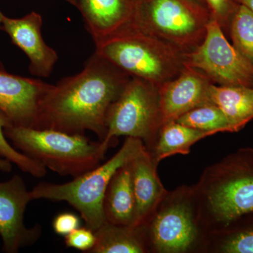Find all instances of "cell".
<instances>
[{"instance_id":"cell-1","label":"cell","mask_w":253,"mask_h":253,"mask_svg":"<svg viewBox=\"0 0 253 253\" xmlns=\"http://www.w3.org/2000/svg\"><path fill=\"white\" fill-rule=\"evenodd\" d=\"M130 78L94 52L81 72L47 91L34 128L69 134L91 131L104 141L108 111Z\"/></svg>"},{"instance_id":"cell-2","label":"cell","mask_w":253,"mask_h":253,"mask_svg":"<svg viewBox=\"0 0 253 253\" xmlns=\"http://www.w3.org/2000/svg\"><path fill=\"white\" fill-rule=\"evenodd\" d=\"M193 188L209 234L252 214L253 148H241L208 166Z\"/></svg>"},{"instance_id":"cell-3","label":"cell","mask_w":253,"mask_h":253,"mask_svg":"<svg viewBox=\"0 0 253 253\" xmlns=\"http://www.w3.org/2000/svg\"><path fill=\"white\" fill-rule=\"evenodd\" d=\"M5 135L23 154L61 176L73 178L97 167L110 146L91 141L84 134L49 129L6 126Z\"/></svg>"},{"instance_id":"cell-4","label":"cell","mask_w":253,"mask_h":253,"mask_svg":"<svg viewBox=\"0 0 253 253\" xmlns=\"http://www.w3.org/2000/svg\"><path fill=\"white\" fill-rule=\"evenodd\" d=\"M95 52L130 77L157 87L185 67V54L131 23L96 45Z\"/></svg>"},{"instance_id":"cell-5","label":"cell","mask_w":253,"mask_h":253,"mask_svg":"<svg viewBox=\"0 0 253 253\" xmlns=\"http://www.w3.org/2000/svg\"><path fill=\"white\" fill-rule=\"evenodd\" d=\"M149 253H205L208 231L192 186L167 194L144 224Z\"/></svg>"},{"instance_id":"cell-6","label":"cell","mask_w":253,"mask_h":253,"mask_svg":"<svg viewBox=\"0 0 253 253\" xmlns=\"http://www.w3.org/2000/svg\"><path fill=\"white\" fill-rule=\"evenodd\" d=\"M145 147L136 138L126 137L119 151L109 161L64 184L39 183L30 191L31 201H65L81 214L86 227L94 231L105 220L103 202L110 181L120 168L129 163Z\"/></svg>"},{"instance_id":"cell-7","label":"cell","mask_w":253,"mask_h":253,"mask_svg":"<svg viewBox=\"0 0 253 253\" xmlns=\"http://www.w3.org/2000/svg\"><path fill=\"white\" fill-rule=\"evenodd\" d=\"M211 18L189 0H134L131 24L186 54L202 43Z\"/></svg>"},{"instance_id":"cell-8","label":"cell","mask_w":253,"mask_h":253,"mask_svg":"<svg viewBox=\"0 0 253 253\" xmlns=\"http://www.w3.org/2000/svg\"><path fill=\"white\" fill-rule=\"evenodd\" d=\"M163 125L158 87L131 77L109 107L103 141L111 146L119 136L136 138L150 151Z\"/></svg>"},{"instance_id":"cell-9","label":"cell","mask_w":253,"mask_h":253,"mask_svg":"<svg viewBox=\"0 0 253 253\" xmlns=\"http://www.w3.org/2000/svg\"><path fill=\"white\" fill-rule=\"evenodd\" d=\"M185 66L201 71L219 85L253 87V63L231 45L212 16L202 43L185 54Z\"/></svg>"},{"instance_id":"cell-10","label":"cell","mask_w":253,"mask_h":253,"mask_svg":"<svg viewBox=\"0 0 253 253\" xmlns=\"http://www.w3.org/2000/svg\"><path fill=\"white\" fill-rule=\"evenodd\" d=\"M30 201V191L21 176L14 175L9 181L0 182V237L4 252L18 253L41 238V225H24V213Z\"/></svg>"},{"instance_id":"cell-11","label":"cell","mask_w":253,"mask_h":253,"mask_svg":"<svg viewBox=\"0 0 253 253\" xmlns=\"http://www.w3.org/2000/svg\"><path fill=\"white\" fill-rule=\"evenodd\" d=\"M52 85L11 74L0 63V113L11 126L34 128L42 100Z\"/></svg>"},{"instance_id":"cell-12","label":"cell","mask_w":253,"mask_h":253,"mask_svg":"<svg viewBox=\"0 0 253 253\" xmlns=\"http://www.w3.org/2000/svg\"><path fill=\"white\" fill-rule=\"evenodd\" d=\"M212 83L198 70L185 66L179 76L158 87L163 124L175 121L184 113L212 104L209 89Z\"/></svg>"},{"instance_id":"cell-13","label":"cell","mask_w":253,"mask_h":253,"mask_svg":"<svg viewBox=\"0 0 253 253\" xmlns=\"http://www.w3.org/2000/svg\"><path fill=\"white\" fill-rule=\"evenodd\" d=\"M42 26L41 15L32 11L20 18L4 16L1 30L7 33L11 42L28 56L31 74L48 78L51 76L59 57L56 51L43 39Z\"/></svg>"},{"instance_id":"cell-14","label":"cell","mask_w":253,"mask_h":253,"mask_svg":"<svg viewBox=\"0 0 253 253\" xmlns=\"http://www.w3.org/2000/svg\"><path fill=\"white\" fill-rule=\"evenodd\" d=\"M74 6L98 45L131 24L134 0H76Z\"/></svg>"},{"instance_id":"cell-15","label":"cell","mask_w":253,"mask_h":253,"mask_svg":"<svg viewBox=\"0 0 253 253\" xmlns=\"http://www.w3.org/2000/svg\"><path fill=\"white\" fill-rule=\"evenodd\" d=\"M159 163L146 147L130 161L131 183L135 200L133 226L144 225L167 194L158 173Z\"/></svg>"},{"instance_id":"cell-16","label":"cell","mask_w":253,"mask_h":253,"mask_svg":"<svg viewBox=\"0 0 253 253\" xmlns=\"http://www.w3.org/2000/svg\"><path fill=\"white\" fill-rule=\"evenodd\" d=\"M130 161L116 171L106 189L103 211L105 220L111 224H134L135 200L131 183Z\"/></svg>"},{"instance_id":"cell-17","label":"cell","mask_w":253,"mask_h":253,"mask_svg":"<svg viewBox=\"0 0 253 253\" xmlns=\"http://www.w3.org/2000/svg\"><path fill=\"white\" fill-rule=\"evenodd\" d=\"M209 96L211 103L225 115L234 132L253 119V87L211 84Z\"/></svg>"},{"instance_id":"cell-18","label":"cell","mask_w":253,"mask_h":253,"mask_svg":"<svg viewBox=\"0 0 253 253\" xmlns=\"http://www.w3.org/2000/svg\"><path fill=\"white\" fill-rule=\"evenodd\" d=\"M96 241L89 253H149L144 226L105 221L95 231Z\"/></svg>"},{"instance_id":"cell-19","label":"cell","mask_w":253,"mask_h":253,"mask_svg":"<svg viewBox=\"0 0 253 253\" xmlns=\"http://www.w3.org/2000/svg\"><path fill=\"white\" fill-rule=\"evenodd\" d=\"M215 134L214 131L200 130L170 121L161 126L154 146L149 151L159 163L174 155L189 154L191 146L196 142Z\"/></svg>"},{"instance_id":"cell-20","label":"cell","mask_w":253,"mask_h":253,"mask_svg":"<svg viewBox=\"0 0 253 253\" xmlns=\"http://www.w3.org/2000/svg\"><path fill=\"white\" fill-rule=\"evenodd\" d=\"M205 253H253V213L210 234Z\"/></svg>"},{"instance_id":"cell-21","label":"cell","mask_w":253,"mask_h":253,"mask_svg":"<svg viewBox=\"0 0 253 253\" xmlns=\"http://www.w3.org/2000/svg\"><path fill=\"white\" fill-rule=\"evenodd\" d=\"M176 122L200 130L234 132L225 115L212 104L199 106L184 113Z\"/></svg>"},{"instance_id":"cell-22","label":"cell","mask_w":253,"mask_h":253,"mask_svg":"<svg viewBox=\"0 0 253 253\" xmlns=\"http://www.w3.org/2000/svg\"><path fill=\"white\" fill-rule=\"evenodd\" d=\"M230 31L234 47L253 63V12L244 4L236 9Z\"/></svg>"},{"instance_id":"cell-23","label":"cell","mask_w":253,"mask_h":253,"mask_svg":"<svg viewBox=\"0 0 253 253\" xmlns=\"http://www.w3.org/2000/svg\"><path fill=\"white\" fill-rule=\"evenodd\" d=\"M9 125L11 124L9 121L0 113V157L14 163L23 172L28 173L35 177L41 178L45 176V166L27 155L19 152L6 140L4 129Z\"/></svg>"},{"instance_id":"cell-24","label":"cell","mask_w":253,"mask_h":253,"mask_svg":"<svg viewBox=\"0 0 253 253\" xmlns=\"http://www.w3.org/2000/svg\"><path fill=\"white\" fill-rule=\"evenodd\" d=\"M96 237L94 231L84 226L76 229L65 236L66 247L89 253L96 244Z\"/></svg>"},{"instance_id":"cell-25","label":"cell","mask_w":253,"mask_h":253,"mask_svg":"<svg viewBox=\"0 0 253 253\" xmlns=\"http://www.w3.org/2000/svg\"><path fill=\"white\" fill-rule=\"evenodd\" d=\"M212 10V17L221 27L230 26L231 19L239 7V0H205Z\"/></svg>"},{"instance_id":"cell-26","label":"cell","mask_w":253,"mask_h":253,"mask_svg":"<svg viewBox=\"0 0 253 253\" xmlns=\"http://www.w3.org/2000/svg\"><path fill=\"white\" fill-rule=\"evenodd\" d=\"M81 226V218L73 212H62L57 214L52 221L55 234L66 236Z\"/></svg>"},{"instance_id":"cell-27","label":"cell","mask_w":253,"mask_h":253,"mask_svg":"<svg viewBox=\"0 0 253 253\" xmlns=\"http://www.w3.org/2000/svg\"><path fill=\"white\" fill-rule=\"evenodd\" d=\"M11 163L7 160L0 159V170L4 172H10L11 171Z\"/></svg>"},{"instance_id":"cell-28","label":"cell","mask_w":253,"mask_h":253,"mask_svg":"<svg viewBox=\"0 0 253 253\" xmlns=\"http://www.w3.org/2000/svg\"><path fill=\"white\" fill-rule=\"evenodd\" d=\"M240 2L247 6L253 12V0H240Z\"/></svg>"},{"instance_id":"cell-29","label":"cell","mask_w":253,"mask_h":253,"mask_svg":"<svg viewBox=\"0 0 253 253\" xmlns=\"http://www.w3.org/2000/svg\"><path fill=\"white\" fill-rule=\"evenodd\" d=\"M190 1H192V2L196 3V4H199L202 5V3L204 2L205 0H189Z\"/></svg>"},{"instance_id":"cell-30","label":"cell","mask_w":253,"mask_h":253,"mask_svg":"<svg viewBox=\"0 0 253 253\" xmlns=\"http://www.w3.org/2000/svg\"><path fill=\"white\" fill-rule=\"evenodd\" d=\"M4 16V15L0 11V30H1V24H2V20Z\"/></svg>"},{"instance_id":"cell-31","label":"cell","mask_w":253,"mask_h":253,"mask_svg":"<svg viewBox=\"0 0 253 253\" xmlns=\"http://www.w3.org/2000/svg\"><path fill=\"white\" fill-rule=\"evenodd\" d=\"M66 1H68V2L71 3L73 5H75V3H76V0H66Z\"/></svg>"},{"instance_id":"cell-32","label":"cell","mask_w":253,"mask_h":253,"mask_svg":"<svg viewBox=\"0 0 253 253\" xmlns=\"http://www.w3.org/2000/svg\"><path fill=\"white\" fill-rule=\"evenodd\" d=\"M239 1H240V0H239Z\"/></svg>"}]
</instances>
